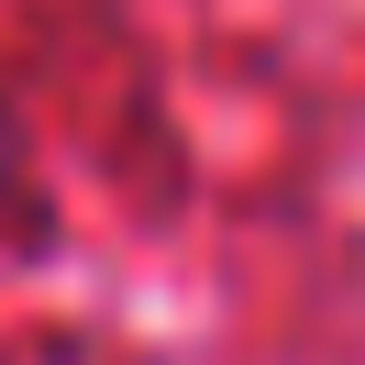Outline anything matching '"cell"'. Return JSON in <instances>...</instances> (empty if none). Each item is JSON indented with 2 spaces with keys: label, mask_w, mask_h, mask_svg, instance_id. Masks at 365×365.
I'll return each instance as SVG.
<instances>
[{
  "label": "cell",
  "mask_w": 365,
  "mask_h": 365,
  "mask_svg": "<svg viewBox=\"0 0 365 365\" xmlns=\"http://www.w3.org/2000/svg\"><path fill=\"white\" fill-rule=\"evenodd\" d=\"M11 178H23V133H11V111H0V200H11Z\"/></svg>",
  "instance_id": "cell-1"
}]
</instances>
